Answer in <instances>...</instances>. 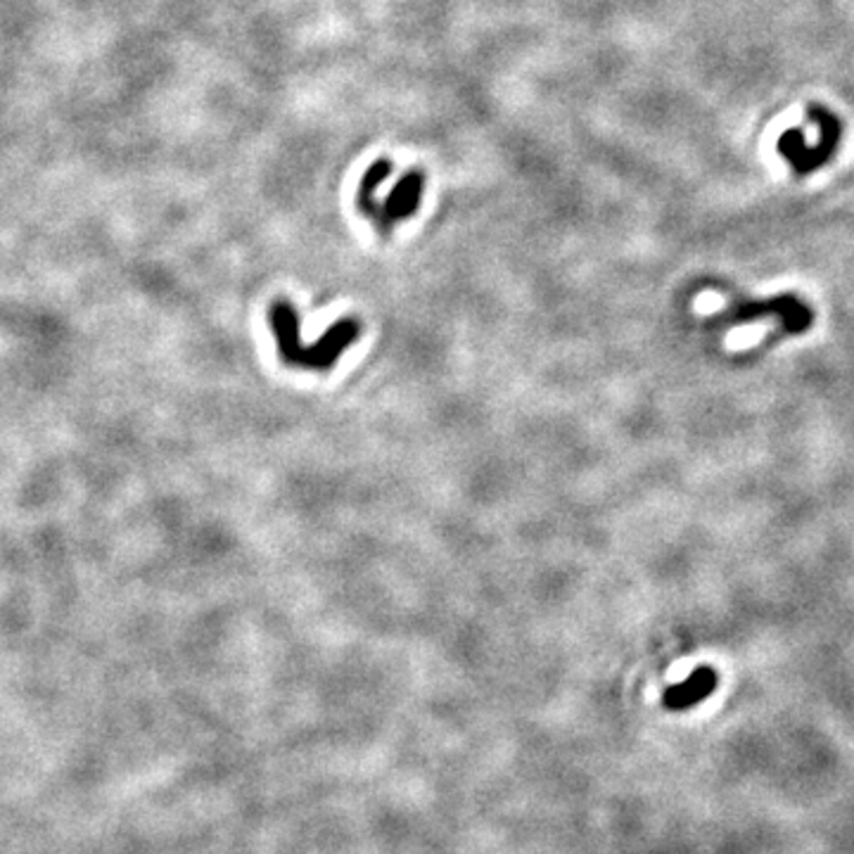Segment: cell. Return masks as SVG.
<instances>
[{
	"instance_id": "cell-1",
	"label": "cell",
	"mask_w": 854,
	"mask_h": 854,
	"mask_svg": "<svg viewBox=\"0 0 854 854\" xmlns=\"http://www.w3.org/2000/svg\"><path fill=\"white\" fill-rule=\"evenodd\" d=\"M271 328L276 335L278 354L283 363L309 368V370H328L335 366L337 357L357 340L361 328L354 318L335 320V326L320 337L314 347H304L299 342V318L293 309V304L285 299H276L271 306Z\"/></svg>"
},
{
	"instance_id": "cell-2",
	"label": "cell",
	"mask_w": 854,
	"mask_h": 854,
	"mask_svg": "<svg viewBox=\"0 0 854 854\" xmlns=\"http://www.w3.org/2000/svg\"><path fill=\"white\" fill-rule=\"evenodd\" d=\"M765 316H779L783 320V330L791 335H800L804 330H810L812 326V309L804 302H800L793 295H783V297H773V299H762V302H746L738 304L729 312L727 320L729 324H752L757 318Z\"/></svg>"
},
{
	"instance_id": "cell-3",
	"label": "cell",
	"mask_w": 854,
	"mask_h": 854,
	"mask_svg": "<svg viewBox=\"0 0 854 854\" xmlns=\"http://www.w3.org/2000/svg\"><path fill=\"white\" fill-rule=\"evenodd\" d=\"M425 173L423 169H409L399 176V181L382 202V235L390 233L394 223L411 219L423 204Z\"/></svg>"
},
{
	"instance_id": "cell-4",
	"label": "cell",
	"mask_w": 854,
	"mask_h": 854,
	"mask_svg": "<svg viewBox=\"0 0 854 854\" xmlns=\"http://www.w3.org/2000/svg\"><path fill=\"white\" fill-rule=\"evenodd\" d=\"M717 688V672L713 667H698L686 682L674 684L665 690L663 703L672 713H684L710 698Z\"/></svg>"
},
{
	"instance_id": "cell-5",
	"label": "cell",
	"mask_w": 854,
	"mask_h": 854,
	"mask_svg": "<svg viewBox=\"0 0 854 854\" xmlns=\"http://www.w3.org/2000/svg\"><path fill=\"white\" fill-rule=\"evenodd\" d=\"M392 171H394L392 159L380 157V159H376V162L363 171L361 181H359V188H357V207H359V212L363 217H368L370 221H373L378 231H382V204L378 202L376 196H378L380 186L387 179H390Z\"/></svg>"
}]
</instances>
